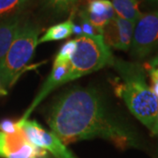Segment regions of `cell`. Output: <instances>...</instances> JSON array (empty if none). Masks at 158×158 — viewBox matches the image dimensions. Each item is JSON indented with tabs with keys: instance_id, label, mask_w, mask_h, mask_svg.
<instances>
[{
	"instance_id": "2e32d148",
	"label": "cell",
	"mask_w": 158,
	"mask_h": 158,
	"mask_svg": "<svg viewBox=\"0 0 158 158\" xmlns=\"http://www.w3.org/2000/svg\"><path fill=\"white\" fill-rule=\"evenodd\" d=\"M77 49V40H70L64 43L57 53L56 56L55 58L54 63L57 64H69L71 58L73 57L74 54Z\"/></svg>"
},
{
	"instance_id": "d6986e66",
	"label": "cell",
	"mask_w": 158,
	"mask_h": 158,
	"mask_svg": "<svg viewBox=\"0 0 158 158\" xmlns=\"http://www.w3.org/2000/svg\"><path fill=\"white\" fill-rule=\"evenodd\" d=\"M158 101V98H157ZM154 135L158 136V110H157V114H156V121H155V124L153 127L152 130L150 131Z\"/></svg>"
},
{
	"instance_id": "8fae6325",
	"label": "cell",
	"mask_w": 158,
	"mask_h": 158,
	"mask_svg": "<svg viewBox=\"0 0 158 158\" xmlns=\"http://www.w3.org/2000/svg\"><path fill=\"white\" fill-rule=\"evenodd\" d=\"M23 21V15L0 21V63L9 50Z\"/></svg>"
},
{
	"instance_id": "30bf717a",
	"label": "cell",
	"mask_w": 158,
	"mask_h": 158,
	"mask_svg": "<svg viewBox=\"0 0 158 158\" xmlns=\"http://www.w3.org/2000/svg\"><path fill=\"white\" fill-rule=\"evenodd\" d=\"M67 72H68V64H57V63L53 64L49 76L42 85V87L39 90V93L34 98V99L30 104L26 112L23 113L22 117L19 118L20 121H26L27 119H28L31 114L35 110V108L39 106L40 104L45 99L50 92L56 90L58 87L63 85V78L65 77Z\"/></svg>"
},
{
	"instance_id": "7c38bea8",
	"label": "cell",
	"mask_w": 158,
	"mask_h": 158,
	"mask_svg": "<svg viewBox=\"0 0 158 158\" xmlns=\"http://www.w3.org/2000/svg\"><path fill=\"white\" fill-rule=\"evenodd\" d=\"M116 16L135 24L141 17L140 0H111Z\"/></svg>"
},
{
	"instance_id": "8992f818",
	"label": "cell",
	"mask_w": 158,
	"mask_h": 158,
	"mask_svg": "<svg viewBox=\"0 0 158 158\" xmlns=\"http://www.w3.org/2000/svg\"><path fill=\"white\" fill-rule=\"evenodd\" d=\"M0 158H50V156L45 149L29 141L20 126V128L13 134L0 132Z\"/></svg>"
},
{
	"instance_id": "7a4b0ae2",
	"label": "cell",
	"mask_w": 158,
	"mask_h": 158,
	"mask_svg": "<svg viewBox=\"0 0 158 158\" xmlns=\"http://www.w3.org/2000/svg\"><path fill=\"white\" fill-rule=\"evenodd\" d=\"M118 74L113 85L114 93L126 104L131 113L152 130L158 110V101L148 85L145 69L140 63L114 57L111 65Z\"/></svg>"
},
{
	"instance_id": "9c48e42d",
	"label": "cell",
	"mask_w": 158,
	"mask_h": 158,
	"mask_svg": "<svg viewBox=\"0 0 158 158\" xmlns=\"http://www.w3.org/2000/svg\"><path fill=\"white\" fill-rule=\"evenodd\" d=\"M115 15L110 0H86L78 11V16L85 18L101 35L104 27Z\"/></svg>"
},
{
	"instance_id": "ac0fdd59",
	"label": "cell",
	"mask_w": 158,
	"mask_h": 158,
	"mask_svg": "<svg viewBox=\"0 0 158 158\" xmlns=\"http://www.w3.org/2000/svg\"><path fill=\"white\" fill-rule=\"evenodd\" d=\"M80 19V27L83 32V36H94L98 35V32L85 18L78 16Z\"/></svg>"
},
{
	"instance_id": "5bb4252c",
	"label": "cell",
	"mask_w": 158,
	"mask_h": 158,
	"mask_svg": "<svg viewBox=\"0 0 158 158\" xmlns=\"http://www.w3.org/2000/svg\"><path fill=\"white\" fill-rule=\"evenodd\" d=\"M33 0H0V21L23 15Z\"/></svg>"
},
{
	"instance_id": "4fadbf2b",
	"label": "cell",
	"mask_w": 158,
	"mask_h": 158,
	"mask_svg": "<svg viewBox=\"0 0 158 158\" xmlns=\"http://www.w3.org/2000/svg\"><path fill=\"white\" fill-rule=\"evenodd\" d=\"M73 16L71 15L67 20L58 23L47 29L44 34L39 38L38 44L67 39L71 34H73Z\"/></svg>"
},
{
	"instance_id": "ffe728a7",
	"label": "cell",
	"mask_w": 158,
	"mask_h": 158,
	"mask_svg": "<svg viewBox=\"0 0 158 158\" xmlns=\"http://www.w3.org/2000/svg\"><path fill=\"white\" fill-rule=\"evenodd\" d=\"M7 93H8V90H6L0 82V97L6 96V95H7Z\"/></svg>"
},
{
	"instance_id": "ba28073f",
	"label": "cell",
	"mask_w": 158,
	"mask_h": 158,
	"mask_svg": "<svg viewBox=\"0 0 158 158\" xmlns=\"http://www.w3.org/2000/svg\"><path fill=\"white\" fill-rule=\"evenodd\" d=\"M135 24L114 16L104 27L102 37L109 48L127 51L131 47Z\"/></svg>"
},
{
	"instance_id": "277c9868",
	"label": "cell",
	"mask_w": 158,
	"mask_h": 158,
	"mask_svg": "<svg viewBox=\"0 0 158 158\" xmlns=\"http://www.w3.org/2000/svg\"><path fill=\"white\" fill-rule=\"evenodd\" d=\"M76 40L77 49L69 62L63 85L111 66L114 59L111 48L106 45L101 34L81 36Z\"/></svg>"
},
{
	"instance_id": "6da1fadb",
	"label": "cell",
	"mask_w": 158,
	"mask_h": 158,
	"mask_svg": "<svg viewBox=\"0 0 158 158\" xmlns=\"http://www.w3.org/2000/svg\"><path fill=\"white\" fill-rule=\"evenodd\" d=\"M51 132L67 146L76 141L100 138L118 148L136 147L135 133L110 112L93 87H73L52 102L46 114Z\"/></svg>"
},
{
	"instance_id": "9a60e30c",
	"label": "cell",
	"mask_w": 158,
	"mask_h": 158,
	"mask_svg": "<svg viewBox=\"0 0 158 158\" xmlns=\"http://www.w3.org/2000/svg\"><path fill=\"white\" fill-rule=\"evenodd\" d=\"M79 1L80 0H40L42 9L56 17H62L75 10Z\"/></svg>"
},
{
	"instance_id": "e0dca14e",
	"label": "cell",
	"mask_w": 158,
	"mask_h": 158,
	"mask_svg": "<svg viewBox=\"0 0 158 158\" xmlns=\"http://www.w3.org/2000/svg\"><path fill=\"white\" fill-rule=\"evenodd\" d=\"M20 128L18 120H12L10 118L1 119L0 120V132L6 134H13L16 133Z\"/></svg>"
},
{
	"instance_id": "5b68a950",
	"label": "cell",
	"mask_w": 158,
	"mask_h": 158,
	"mask_svg": "<svg viewBox=\"0 0 158 158\" xmlns=\"http://www.w3.org/2000/svg\"><path fill=\"white\" fill-rule=\"evenodd\" d=\"M129 49L131 56L138 61L158 53V9L137 20Z\"/></svg>"
},
{
	"instance_id": "3957f363",
	"label": "cell",
	"mask_w": 158,
	"mask_h": 158,
	"mask_svg": "<svg viewBox=\"0 0 158 158\" xmlns=\"http://www.w3.org/2000/svg\"><path fill=\"white\" fill-rule=\"evenodd\" d=\"M41 28L32 20L23 21L0 63V82L6 90L16 83L34 56Z\"/></svg>"
},
{
	"instance_id": "7402d4cb",
	"label": "cell",
	"mask_w": 158,
	"mask_h": 158,
	"mask_svg": "<svg viewBox=\"0 0 158 158\" xmlns=\"http://www.w3.org/2000/svg\"><path fill=\"white\" fill-rule=\"evenodd\" d=\"M145 1H147L148 3H150V4H155V3H157L158 0H145Z\"/></svg>"
},
{
	"instance_id": "52a82bcc",
	"label": "cell",
	"mask_w": 158,
	"mask_h": 158,
	"mask_svg": "<svg viewBox=\"0 0 158 158\" xmlns=\"http://www.w3.org/2000/svg\"><path fill=\"white\" fill-rule=\"evenodd\" d=\"M18 122L21 126L29 141L45 149L48 153H50L53 157L77 158L54 133L46 130L36 120L27 119L26 121H20L18 119Z\"/></svg>"
},
{
	"instance_id": "44dd1931",
	"label": "cell",
	"mask_w": 158,
	"mask_h": 158,
	"mask_svg": "<svg viewBox=\"0 0 158 158\" xmlns=\"http://www.w3.org/2000/svg\"><path fill=\"white\" fill-rule=\"evenodd\" d=\"M149 63H151V64H153V65L156 66L158 69V53H157V55L156 56V57H155V58H153L152 60L149 62Z\"/></svg>"
}]
</instances>
